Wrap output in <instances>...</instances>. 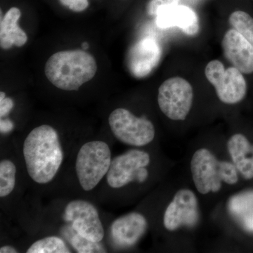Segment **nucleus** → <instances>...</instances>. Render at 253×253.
<instances>
[{
    "instance_id": "obj_1",
    "label": "nucleus",
    "mask_w": 253,
    "mask_h": 253,
    "mask_svg": "<svg viewBox=\"0 0 253 253\" xmlns=\"http://www.w3.org/2000/svg\"><path fill=\"white\" fill-rule=\"evenodd\" d=\"M26 169L38 184H47L59 172L63 151L59 134L52 126L43 125L33 129L23 144Z\"/></svg>"
},
{
    "instance_id": "obj_2",
    "label": "nucleus",
    "mask_w": 253,
    "mask_h": 253,
    "mask_svg": "<svg viewBox=\"0 0 253 253\" xmlns=\"http://www.w3.org/2000/svg\"><path fill=\"white\" fill-rule=\"evenodd\" d=\"M96 71L94 56L82 49L58 51L50 56L44 67L48 81L65 91L78 90L94 77Z\"/></svg>"
},
{
    "instance_id": "obj_3",
    "label": "nucleus",
    "mask_w": 253,
    "mask_h": 253,
    "mask_svg": "<svg viewBox=\"0 0 253 253\" xmlns=\"http://www.w3.org/2000/svg\"><path fill=\"white\" fill-rule=\"evenodd\" d=\"M191 177L200 194H217L223 185L233 186L239 180V173L231 161L219 159L211 150H196L190 162Z\"/></svg>"
},
{
    "instance_id": "obj_4",
    "label": "nucleus",
    "mask_w": 253,
    "mask_h": 253,
    "mask_svg": "<svg viewBox=\"0 0 253 253\" xmlns=\"http://www.w3.org/2000/svg\"><path fill=\"white\" fill-rule=\"evenodd\" d=\"M111 161V149L106 142L92 141L83 145L76 162V174L83 189H94L107 174Z\"/></svg>"
},
{
    "instance_id": "obj_5",
    "label": "nucleus",
    "mask_w": 253,
    "mask_h": 253,
    "mask_svg": "<svg viewBox=\"0 0 253 253\" xmlns=\"http://www.w3.org/2000/svg\"><path fill=\"white\" fill-rule=\"evenodd\" d=\"M113 135L123 144L142 147L155 139L156 129L151 121L144 117H136L129 110L115 109L109 118Z\"/></svg>"
},
{
    "instance_id": "obj_6",
    "label": "nucleus",
    "mask_w": 253,
    "mask_h": 253,
    "mask_svg": "<svg viewBox=\"0 0 253 253\" xmlns=\"http://www.w3.org/2000/svg\"><path fill=\"white\" fill-rule=\"evenodd\" d=\"M150 163L151 156L142 150L131 149L116 156L107 173L108 184L113 189H120L131 182L143 184L149 178Z\"/></svg>"
},
{
    "instance_id": "obj_7",
    "label": "nucleus",
    "mask_w": 253,
    "mask_h": 253,
    "mask_svg": "<svg viewBox=\"0 0 253 253\" xmlns=\"http://www.w3.org/2000/svg\"><path fill=\"white\" fill-rule=\"evenodd\" d=\"M205 75L223 104H239L246 97L247 83L243 73L234 66L225 68L220 61L213 60L206 66Z\"/></svg>"
},
{
    "instance_id": "obj_8",
    "label": "nucleus",
    "mask_w": 253,
    "mask_h": 253,
    "mask_svg": "<svg viewBox=\"0 0 253 253\" xmlns=\"http://www.w3.org/2000/svg\"><path fill=\"white\" fill-rule=\"evenodd\" d=\"M194 102V89L189 82L173 77L163 82L158 89V104L163 114L174 121L186 120Z\"/></svg>"
},
{
    "instance_id": "obj_9",
    "label": "nucleus",
    "mask_w": 253,
    "mask_h": 253,
    "mask_svg": "<svg viewBox=\"0 0 253 253\" xmlns=\"http://www.w3.org/2000/svg\"><path fill=\"white\" fill-rule=\"evenodd\" d=\"M200 219L199 200L189 189L178 190L163 214V225L166 230L174 232L181 228H194Z\"/></svg>"
},
{
    "instance_id": "obj_10",
    "label": "nucleus",
    "mask_w": 253,
    "mask_h": 253,
    "mask_svg": "<svg viewBox=\"0 0 253 253\" xmlns=\"http://www.w3.org/2000/svg\"><path fill=\"white\" fill-rule=\"evenodd\" d=\"M63 219L71 223L73 230L94 242H101L104 227L96 208L87 201L75 200L65 208Z\"/></svg>"
},
{
    "instance_id": "obj_11",
    "label": "nucleus",
    "mask_w": 253,
    "mask_h": 253,
    "mask_svg": "<svg viewBox=\"0 0 253 253\" xmlns=\"http://www.w3.org/2000/svg\"><path fill=\"white\" fill-rule=\"evenodd\" d=\"M162 57V49L151 38H145L137 42L128 51L126 66L131 76L143 78L157 67Z\"/></svg>"
},
{
    "instance_id": "obj_12",
    "label": "nucleus",
    "mask_w": 253,
    "mask_h": 253,
    "mask_svg": "<svg viewBox=\"0 0 253 253\" xmlns=\"http://www.w3.org/2000/svg\"><path fill=\"white\" fill-rule=\"evenodd\" d=\"M148 221L139 212H130L118 218L111 226V236L118 247H132L144 236Z\"/></svg>"
},
{
    "instance_id": "obj_13",
    "label": "nucleus",
    "mask_w": 253,
    "mask_h": 253,
    "mask_svg": "<svg viewBox=\"0 0 253 253\" xmlns=\"http://www.w3.org/2000/svg\"><path fill=\"white\" fill-rule=\"evenodd\" d=\"M226 59L244 74L253 73V46L239 32L229 30L221 42Z\"/></svg>"
},
{
    "instance_id": "obj_14",
    "label": "nucleus",
    "mask_w": 253,
    "mask_h": 253,
    "mask_svg": "<svg viewBox=\"0 0 253 253\" xmlns=\"http://www.w3.org/2000/svg\"><path fill=\"white\" fill-rule=\"evenodd\" d=\"M156 24L161 28L178 27L188 36H196L200 31L199 17L194 10L183 5L163 9L156 15Z\"/></svg>"
},
{
    "instance_id": "obj_15",
    "label": "nucleus",
    "mask_w": 253,
    "mask_h": 253,
    "mask_svg": "<svg viewBox=\"0 0 253 253\" xmlns=\"http://www.w3.org/2000/svg\"><path fill=\"white\" fill-rule=\"evenodd\" d=\"M231 162L244 179L253 178V144L244 134H234L226 143Z\"/></svg>"
},
{
    "instance_id": "obj_16",
    "label": "nucleus",
    "mask_w": 253,
    "mask_h": 253,
    "mask_svg": "<svg viewBox=\"0 0 253 253\" xmlns=\"http://www.w3.org/2000/svg\"><path fill=\"white\" fill-rule=\"evenodd\" d=\"M21 16V10L11 7L1 18L0 45L3 49H9L14 45L21 47L27 42V34L18 25Z\"/></svg>"
},
{
    "instance_id": "obj_17",
    "label": "nucleus",
    "mask_w": 253,
    "mask_h": 253,
    "mask_svg": "<svg viewBox=\"0 0 253 253\" xmlns=\"http://www.w3.org/2000/svg\"><path fill=\"white\" fill-rule=\"evenodd\" d=\"M230 211L245 230L253 232V191L234 196L230 201Z\"/></svg>"
},
{
    "instance_id": "obj_18",
    "label": "nucleus",
    "mask_w": 253,
    "mask_h": 253,
    "mask_svg": "<svg viewBox=\"0 0 253 253\" xmlns=\"http://www.w3.org/2000/svg\"><path fill=\"white\" fill-rule=\"evenodd\" d=\"M69 248L57 236H48L38 240L26 251L27 253H70Z\"/></svg>"
},
{
    "instance_id": "obj_19",
    "label": "nucleus",
    "mask_w": 253,
    "mask_h": 253,
    "mask_svg": "<svg viewBox=\"0 0 253 253\" xmlns=\"http://www.w3.org/2000/svg\"><path fill=\"white\" fill-rule=\"evenodd\" d=\"M229 24L253 46V18L243 11H234L229 16Z\"/></svg>"
},
{
    "instance_id": "obj_20",
    "label": "nucleus",
    "mask_w": 253,
    "mask_h": 253,
    "mask_svg": "<svg viewBox=\"0 0 253 253\" xmlns=\"http://www.w3.org/2000/svg\"><path fill=\"white\" fill-rule=\"evenodd\" d=\"M16 168L14 163L9 160H4L0 163V196H9L16 184Z\"/></svg>"
},
{
    "instance_id": "obj_21",
    "label": "nucleus",
    "mask_w": 253,
    "mask_h": 253,
    "mask_svg": "<svg viewBox=\"0 0 253 253\" xmlns=\"http://www.w3.org/2000/svg\"><path fill=\"white\" fill-rule=\"evenodd\" d=\"M71 246L74 248L78 253H106L101 242H94L91 240L83 237L81 234L76 232L71 239Z\"/></svg>"
},
{
    "instance_id": "obj_22",
    "label": "nucleus",
    "mask_w": 253,
    "mask_h": 253,
    "mask_svg": "<svg viewBox=\"0 0 253 253\" xmlns=\"http://www.w3.org/2000/svg\"><path fill=\"white\" fill-rule=\"evenodd\" d=\"M179 1L180 0H149L146 11L150 16H156L162 10L178 5Z\"/></svg>"
},
{
    "instance_id": "obj_23",
    "label": "nucleus",
    "mask_w": 253,
    "mask_h": 253,
    "mask_svg": "<svg viewBox=\"0 0 253 253\" xmlns=\"http://www.w3.org/2000/svg\"><path fill=\"white\" fill-rule=\"evenodd\" d=\"M60 3L74 12H82L89 6L88 0H59Z\"/></svg>"
},
{
    "instance_id": "obj_24",
    "label": "nucleus",
    "mask_w": 253,
    "mask_h": 253,
    "mask_svg": "<svg viewBox=\"0 0 253 253\" xmlns=\"http://www.w3.org/2000/svg\"><path fill=\"white\" fill-rule=\"evenodd\" d=\"M14 106V102L11 98H5L0 101V116L1 118L9 114Z\"/></svg>"
},
{
    "instance_id": "obj_25",
    "label": "nucleus",
    "mask_w": 253,
    "mask_h": 253,
    "mask_svg": "<svg viewBox=\"0 0 253 253\" xmlns=\"http://www.w3.org/2000/svg\"><path fill=\"white\" fill-rule=\"evenodd\" d=\"M14 124L12 121L9 119L2 120L0 121V131L1 133L6 134L14 129Z\"/></svg>"
},
{
    "instance_id": "obj_26",
    "label": "nucleus",
    "mask_w": 253,
    "mask_h": 253,
    "mask_svg": "<svg viewBox=\"0 0 253 253\" xmlns=\"http://www.w3.org/2000/svg\"><path fill=\"white\" fill-rule=\"evenodd\" d=\"M0 253H16L18 251L14 248L10 246H4L0 249Z\"/></svg>"
},
{
    "instance_id": "obj_27",
    "label": "nucleus",
    "mask_w": 253,
    "mask_h": 253,
    "mask_svg": "<svg viewBox=\"0 0 253 253\" xmlns=\"http://www.w3.org/2000/svg\"><path fill=\"white\" fill-rule=\"evenodd\" d=\"M82 47H83V50L87 49L89 48V44L87 42H83L82 44Z\"/></svg>"
},
{
    "instance_id": "obj_28",
    "label": "nucleus",
    "mask_w": 253,
    "mask_h": 253,
    "mask_svg": "<svg viewBox=\"0 0 253 253\" xmlns=\"http://www.w3.org/2000/svg\"><path fill=\"white\" fill-rule=\"evenodd\" d=\"M5 96H6V95H5V93L3 92V91H1V93H0V101L1 100H3L5 99Z\"/></svg>"
}]
</instances>
